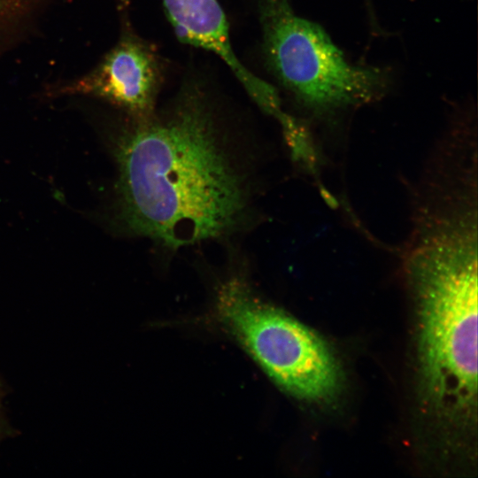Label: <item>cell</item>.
<instances>
[{"label": "cell", "mask_w": 478, "mask_h": 478, "mask_svg": "<svg viewBox=\"0 0 478 478\" xmlns=\"http://www.w3.org/2000/svg\"><path fill=\"white\" fill-rule=\"evenodd\" d=\"M207 89L187 81L166 108L134 118L116 150L122 223L172 249L230 232L247 207Z\"/></svg>", "instance_id": "cell-1"}, {"label": "cell", "mask_w": 478, "mask_h": 478, "mask_svg": "<svg viewBox=\"0 0 478 478\" xmlns=\"http://www.w3.org/2000/svg\"><path fill=\"white\" fill-rule=\"evenodd\" d=\"M162 83V63L157 50L124 23L116 44L92 70L51 89L49 95L93 96L133 118H143L155 111Z\"/></svg>", "instance_id": "cell-5"}, {"label": "cell", "mask_w": 478, "mask_h": 478, "mask_svg": "<svg viewBox=\"0 0 478 478\" xmlns=\"http://www.w3.org/2000/svg\"><path fill=\"white\" fill-rule=\"evenodd\" d=\"M216 306L224 328L286 392L322 401L338 391L341 371L328 345L305 325L262 300L244 280L223 283Z\"/></svg>", "instance_id": "cell-4"}, {"label": "cell", "mask_w": 478, "mask_h": 478, "mask_svg": "<svg viewBox=\"0 0 478 478\" xmlns=\"http://www.w3.org/2000/svg\"><path fill=\"white\" fill-rule=\"evenodd\" d=\"M263 51L274 77L307 107L330 111L372 101L386 89L380 69L350 63L323 28L289 0H258Z\"/></svg>", "instance_id": "cell-3"}, {"label": "cell", "mask_w": 478, "mask_h": 478, "mask_svg": "<svg viewBox=\"0 0 478 478\" xmlns=\"http://www.w3.org/2000/svg\"><path fill=\"white\" fill-rule=\"evenodd\" d=\"M440 256L417 277L418 359L430 407L454 423L470 422L477 399L475 260Z\"/></svg>", "instance_id": "cell-2"}, {"label": "cell", "mask_w": 478, "mask_h": 478, "mask_svg": "<svg viewBox=\"0 0 478 478\" xmlns=\"http://www.w3.org/2000/svg\"><path fill=\"white\" fill-rule=\"evenodd\" d=\"M39 0H0V35L16 25Z\"/></svg>", "instance_id": "cell-6"}, {"label": "cell", "mask_w": 478, "mask_h": 478, "mask_svg": "<svg viewBox=\"0 0 478 478\" xmlns=\"http://www.w3.org/2000/svg\"><path fill=\"white\" fill-rule=\"evenodd\" d=\"M4 388L0 379V443L12 435V428L6 419L4 410Z\"/></svg>", "instance_id": "cell-7"}]
</instances>
